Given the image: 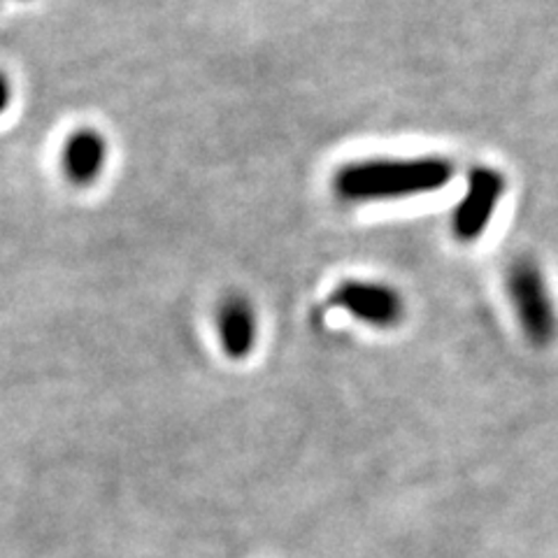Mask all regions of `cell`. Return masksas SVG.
<instances>
[{"label": "cell", "instance_id": "7a4b0ae2", "mask_svg": "<svg viewBox=\"0 0 558 558\" xmlns=\"http://www.w3.org/2000/svg\"><path fill=\"white\" fill-rule=\"evenodd\" d=\"M508 293L523 336L535 347H547L558 333V314L547 277L533 258L521 256L508 270Z\"/></svg>", "mask_w": 558, "mask_h": 558}, {"label": "cell", "instance_id": "8992f818", "mask_svg": "<svg viewBox=\"0 0 558 558\" xmlns=\"http://www.w3.org/2000/svg\"><path fill=\"white\" fill-rule=\"evenodd\" d=\"M108 163V143L96 129H80L68 137L63 149V170L68 180L86 186L100 178Z\"/></svg>", "mask_w": 558, "mask_h": 558}, {"label": "cell", "instance_id": "6da1fadb", "mask_svg": "<svg viewBox=\"0 0 558 558\" xmlns=\"http://www.w3.org/2000/svg\"><path fill=\"white\" fill-rule=\"evenodd\" d=\"M451 178L453 163L445 156H377L340 166L330 186L342 203L361 205L433 194Z\"/></svg>", "mask_w": 558, "mask_h": 558}, {"label": "cell", "instance_id": "52a82bcc", "mask_svg": "<svg viewBox=\"0 0 558 558\" xmlns=\"http://www.w3.org/2000/svg\"><path fill=\"white\" fill-rule=\"evenodd\" d=\"M12 100V84L8 80V75L0 70V114L8 110V105Z\"/></svg>", "mask_w": 558, "mask_h": 558}, {"label": "cell", "instance_id": "5b68a950", "mask_svg": "<svg viewBox=\"0 0 558 558\" xmlns=\"http://www.w3.org/2000/svg\"><path fill=\"white\" fill-rule=\"evenodd\" d=\"M256 312L244 295H226L217 307V336L229 359H247L256 344Z\"/></svg>", "mask_w": 558, "mask_h": 558}, {"label": "cell", "instance_id": "3957f363", "mask_svg": "<svg viewBox=\"0 0 558 558\" xmlns=\"http://www.w3.org/2000/svg\"><path fill=\"white\" fill-rule=\"evenodd\" d=\"M505 196V174L492 166H475L468 174L461 203L453 209L451 233L470 244L480 240L492 223L498 203Z\"/></svg>", "mask_w": 558, "mask_h": 558}, {"label": "cell", "instance_id": "277c9868", "mask_svg": "<svg viewBox=\"0 0 558 558\" xmlns=\"http://www.w3.org/2000/svg\"><path fill=\"white\" fill-rule=\"evenodd\" d=\"M330 305L373 328H393L405 317L403 295L373 279H344L330 293Z\"/></svg>", "mask_w": 558, "mask_h": 558}]
</instances>
